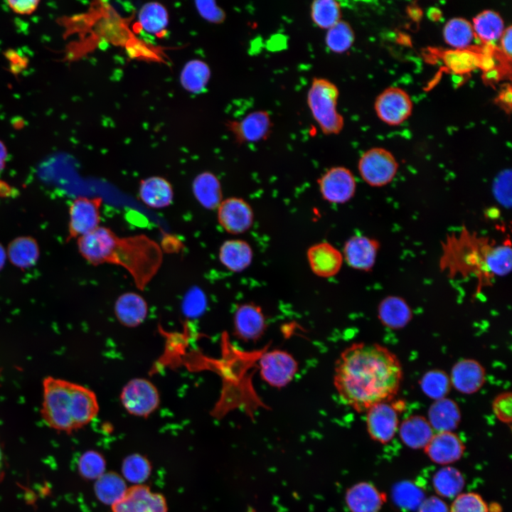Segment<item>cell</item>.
I'll return each mask as SVG.
<instances>
[{"instance_id":"29","label":"cell","mask_w":512,"mask_h":512,"mask_svg":"<svg viewBox=\"0 0 512 512\" xmlns=\"http://www.w3.org/2000/svg\"><path fill=\"white\" fill-rule=\"evenodd\" d=\"M7 258L15 267L26 269L33 266L40 255L38 244L29 236L14 239L6 250Z\"/></svg>"},{"instance_id":"36","label":"cell","mask_w":512,"mask_h":512,"mask_svg":"<svg viewBox=\"0 0 512 512\" xmlns=\"http://www.w3.org/2000/svg\"><path fill=\"white\" fill-rule=\"evenodd\" d=\"M121 475L132 485L143 484L149 478L152 464L144 455L135 453L127 456L122 463Z\"/></svg>"},{"instance_id":"39","label":"cell","mask_w":512,"mask_h":512,"mask_svg":"<svg viewBox=\"0 0 512 512\" xmlns=\"http://www.w3.org/2000/svg\"><path fill=\"white\" fill-rule=\"evenodd\" d=\"M106 460L97 451L87 450L79 458L78 471L82 477L88 480H97L106 472Z\"/></svg>"},{"instance_id":"24","label":"cell","mask_w":512,"mask_h":512,"mask_svg":"<svg viewBox=\"0 0 512 512\" xmlns=\"http://www.w3.org/2000/svg\"><path fill=\"white\" fill-rule=\"evenodd\" d=\"M139 196L147 206L162 208L169 206L174 198L171 184L161 176H151L140 181Z\"/></svg>"},{"instance_id":"47","label":"cell","mask_w":512,"mask_h":512,"mask_svg":"<svg viewBox=\"0 0 512 512\" xmlns=\"http://www.w3.org/2000/svg\"><path fill=\"white\" fill-rule=\"evenodd\" d=\"M417 512H449L446 503L436 496L425 498L417 508Z\"/></svg>"},{"instance_id":"9","label":"cell","mask_w":512,"mask_h":512,"mask_svg":"<svg viewBox=\"0 0 512 512\" xmlns=\"http://www.w3.org/2000/svg\"><path fill=\"white\" fill-rule=\"evenodd\" d=\"M102 203L101 197L79 196L72 201L69 208L68 240L78 238L99 226Z\"/></svg>"},{"instance_id":"11","label":"cell","mask_w":512,"mask_h":512,"mask_svg":"<svg viewBox=\"0 0 512 512\" xmlns=\"http://www.w3.org/2000/svg\"><path fill=\"white\" fill-rule=\"evenodd\" d=\"M111 508L112 512H168V504L163 494L143 484L128 487Z\"/></svg>"},{"instance_id":"6","label":"cell","mask_w":512,"mask_h":512,"mask_svg":"<svg viewBox=\"0 0 512 512\" xmlns=\"http://www.w3.org/2000/svg\"><path fill=\"white\" fill-rule=\"evenodd\" d=\"M398 167L394 155L382 147L368 149L358 162L361 178L372 187H383L390 183L397 175Z\"/></svg>"},{"instance_id":"18","label":"cell","mask_w":512,"mask_h":512,"mask_svg":"<svg viewBox=\"0 0 512 512\" xmlns=\"http://www.w3.org/2000/svg\"><path fill=\"white\" fill-rule=\"evenodd\" d=\"M424 450L433 462L447 465L461 459L465 446L457 434L450 431H442L434 434Z\"/></svg>"},{"instance_id":"41","label":"cell","mask_w":512,"mask_h":512,"mask_svg":"<svg viewBox=\"0 0 512 512\" xmlns=\"http://www.w3.org/2000/svg\"><path fill=\"white\" fill-rule=\"evenodd\" d=\"M450 378L442 370H434L427 373L421 380V388L430 398H444L449 390Z\"/></svg>"},{"instance_id":"45","label":"cell","mask_w":512,"mask_h":512,"mask_svg":"<svg viewBox=\"0 0 512 512\" xmlns=\"http://www.w3.org/2000/svg\"><path fill=\"white\" fill-rule=\"evenodd\" d=\"M512 395L511 392L498 395L492 402V410L497 419L506 424L511 422Z\"/></svg>"},{"instance_id":"37","label":"cell","mask_w":512,"mask_h":512,"mask_svg":"<svg viewBox=\"0 0 512 512\" xmlns=\"http://www.w3.org/2000/svg\"><path fill=\"white\" fill-rule=\"evenodd\" d=\"M310 16L317 27L328 30L341 20V4L334 0H315L310 6Z\"/></svg>"},{"instance_id":"12","label":"cell","mask_w":512,"mask_h":512,"mask_svg":"<svg viewBox=\"0 0 512 512\" xmlns=\"http://www.w3.org/2000/svg\"><path fill=\"white\" fill-rule=\"evenodd\" d=\"M217 209L218 223L230 234L244 233L253 225V209L244 198L235 196L228 198L222 201Z\"/></svg>"},{"instance_id":"43","label":"cell","mask_w":512,"mask_h":512,"mask_svg":"<svg viewBox=\"0 0 512 512\" xmlns=\"http://www.w3.org/2000/svg\"><path fill=\"white\" fill-rule=\"evenodd\" d=\"M444 57L446 63L455 72H468L479 64L477 57L464 49L449 52Z\"/></svg>"},{"instance_id":"31","label":"cell","mask_w":512,"mask_h":512,"mask_svg":"<svg viewBox=\"0 0 512 512\" xmlns=\"http://www.w3.org/2000/svg\"><path fill=\"white\" fill-rule=\"evenodd\" d=\"M138 23L146 33L160 36L165 32L169 16L166 7L159 2L149 1L142 6L137 15Z\"/></svg>"},{"instance_id":"15","label":"cell","mask_w":512,"mask_h":512,"mask_svg":"<svg viewBox=\"0 0 512 512\" xmlns=\"http://www.w3.org/2000/svg\"><path fill=\"white\" fill-rule=\"evenodd\" d=\"M228 127L238 144L255 143L269 137L273 123L268 112L257 110L240 120L230 121Z\"/></svg>"},{"instance_id":"17","label":"cell","mask_w":512,"mask_h":512,"mask_svg":"<svg viewBox=\"0 0 512 512\" xmlns=\"http://www.w3.org/2000/svg\"><path fill=\"white\" fill-rule=\"evenodd\" d=\"M306 259L311 272L322 278L336 275L343 263L342 252L325 241L311 245L306 251Z\"/></svg>"},{"instance_id":"34","label":"cell","mask_w":512,"mask_h":512,"mask_svg":"<svg viewBox=\"0 0 512 512\" xmlns=\"http://www.w3.org/2000/svg\"><path fill=\"white\" fill-rule=\"evenodd\" d=\"M444 41L456 50L467 48L475 38L471 23L462 17L449 19L443 28Z\"/></svg>"},{"instance_id":"50","label":"cell","mask_w":512,"mask_h":512,"mask_svg":"<svg viewBox=\"0 0 512 512\" xmlns=\"http://www.w3.org/2000/svg\"><path fill=\"white\" fill-rule=\"evenodd\" d=\"M7 149L5 144L0 141V171L4 169L7 159Z\"/></svg>"},{"instance_id":"14","label":"cell","mask_w":512,"mask_h":512,"mask_svg":"<svg viewBox=\"0 0 512 512\" xmlns=\"http://www.w3.org/2000/svg\"><path fill=\"white\" fill-rule=\"evenodd\" d=\"M399 409L395 404L383 402L366 411V426L369 435L381 444L389 442L398 430Z\"/></svg>"},{"instance_id":"48","label":"cell","mask_w":512,"mask_h":512,"mask_svg":"<svg viewBox=\"0 0 512 512\" xmlns=\"http://www.w3.org/2000/svg\"><path fill=\"white\" fill-rule=\"evenodd\" d=\"M39 4V1H8L7 4L10 9L18 14H31L34 12Z\"/></svg>"},{"instance_id":"38","label":"cell","mask_w":512,"mask_h":512,"mask_svg":"<svg viewBox=\"0 0 512 512\" xmlns=\"http://www.w3.org/2000/svg\"><path fill=\"white\" fill-rule=\"evenodd\" d=\"M355 41V33L350 23L341 20L329 28L325 36V44L327 48L338 54L348 50Z\"/></svg>"},{"instance_id":"32","label":"cell","mask_w":512,"mask_h":512,"mask_svg":"<svg viewBox=\"0 0 512 512\" xmlns=\"http://www.w3.org/2000/svg\"><path fill=\"white\" fill-rule=\"evenodd\" d=\"M471 24L475 37L484 43L499 40L506 28L501 16L493 10H484L479 13L473 18Z\"/></svg>"},{"instance_id":"28","label":"cell","mask_w":512,"mask_h":512,"mask_svg":"<svg viewBox=\"0 0 512 512\" xmlns=\"http://www.w3.org/2000/svg\"><path fill=\"white\" fill-rule=\"evenodd\" d=\"M210 76V68L206 62L200 59H193L183 65L179 81L187 92L200 94L206 90Z\"/></svg>"},{"instance_id":"10","label":"cell","mask_w":512,"mask_h":512,"mask_svg":"<svg viewBox=\"0 0 512 512\" xmlns=\"http://www.w3.org/2000/svg\"><path fill=\"white\" fill-rule=\"evenodd\" d=\"M413 105L410 95L398 87L384 90L375 99V110L380 120L389 125H399L411 114Z\"/></svg>"},{"instance_id":"2","label":"cell","mask_w":512,"mask_h":512,"mask_svg":"<svg viewBox=\"0 0 512 512\" xmlns=\"http://www.w3.org/2000/svg\"><path fill=\"white\" fill-rule=\"evenodd\" d=\"M511 257L509 238L498 243L464 227L447 235L442 243L439 267L451 279H476L479 292L495 277L510 273Z\"/></svg>"},{"instance_id":"33","label":"cell","mask_w":512,"mask_h":512,"mask_svg":"<svg viewBox=\"0 0 512 512\" xmlns=\"http://www.w3.org/2000/svg\"><path fill=\"white\" fill-rule=\"evenodd\" d=\"M378 312L383 324L393 329L402 327L411 317V311L406 302L396 296L385 298L379 305Z\"/></svg>"},{"instance_id":"49","label":"cell","mask_w":512,"mask_h":512,"mask_svg":"<svg viewBox=\"0 0 512 512\" xmlns=\"http://www.w3.org/2000/svg\"><path fill=\"white\" fill-rule=\"evenodd\" d=\"M511 41L512 28L509 26L505 28L500 38L501 50L509 60H511Z\"/></svg>"},{"instance_id":"4","label":"cell","mask_w":512,"mask_h":512,"mask_svg":"<svg viewBox=\"0 0 512 512\" xmlns=\"http://www.w3.org/2000/svg\"><path fill=\"white\" fill-rule=\"evenodd\" d=\"M98 411L97 397L90 389L63 379H44L41 414L52 429L73 432L90 423Z\"/></svg>"},{"instance_id":"26","label":"cell","mask_w":512,"mask_h":512,"mask_svg":"<svg viewBox=\"0 0 512 512\" xmlns=\"http://www.w3.org/2000/svg\"><path fill=\"white\" fill-rule=\"evenodd\" d=\"M193 193L198 202L208 210L218 208L223 201V191L218 177L210 171H204L193 179Z\"/></svg>"},{"instance_id":"42","label":"cell","mask_w":512,"mask_h":512,"mask_svg":"<svg viewBox=\"0 0 512 512\" xmlns=\"http://www.w3.org/2000/svg\"><path fill=\"white\" fill-rule=\"evenodd\" d=\"M449 509V512H489L486 501L474 492L459 494L454 498Z\"/></svg>"},{"instance_id":"40","label":"cell","mask_w":512,"mask_h":512,"mask_svg":"<svg viewBox=\"0 0 512 512\" xmlns=\"http://www.w3.org/2000/svg\"><path fill=\"white\" fill-rule=\"evenodd\" d=\"M392 495L398 506L412 510L417 508L425 498L422 489L410 481H402L396 484Z\"/></svg>"},{"instance_id":"21","label":"cell","mask_w":512,"mask_h":512,"mask_svg":"<svg viewBox=\"0 0 512 512\" xmlns=\"http://www.w3.org/2000/svg\"><path fill=\"white\" fill-rule=\"evenodd\" d=\"M265 327V319L260 307L253 304H245L235 311L234 328L240 338L255 340L263 334Z\"/></svg>"},{"instance_id":"20","label":"cell","mask_w":512,"mask_h":512,"mask_svg":"<svg viewBox=\"0 0 512 512\" xmlns=\"http://www.w3.org/2000/svg\"><path fill=\"white\" fill-rule=\"evenodd\" d=\"M451 383L460 393L471 394L478 391L485 381V370L477 361L464 359L452 368Z\"/></svg>"},{"instance_id":"22","label":"cell","mask_w":512,"mask_h":512,"mask_svg":"<svg viewBox=\"0 0 512 512\" xmlns=\"http://www.w3.org/2000/svg\"><path fill=\"white\" fill-rule=\"evenodd\" d=\"M114 311L122 324L127 327H136L146 318L148 305L140 294L126 292L117 299Z\"/></svg>"},{"instance_id":"23","label":"cell","mask_w":512,"mask_h":512,"mask_svg":"<svg viewBox=\"0 0 512 512\" xmlns=\"http://www.w3.org/2000/svg\"><path fill=\"white\" fill-rule=\"evenodd\" d=\"M218 257L221 264L228 270L241 272L251 265L253 250L251 245L244 240H228L220 245Z\"/></svg>"},{"instance_id":"30","label":"cell","mask_w":512,"mask_h":512,"mask_svg":"<svg viewBox=\"0 0 512 512\" xmlns=\"http://www.w3.org/2000/svg\"><path fill=\"white\" fill-rule=\"evenodd\" d=\"M128 487L121 474L106 471L95 480L94 491L101 503L112 506L124 496Z\"/></svg>"},{"instance_id":"27","label":"cell","mask_w":512,"mask_h":512,"mask_svg":"<svg viewBox=\"0 0 512 512\" xmlns=\"http://www.w3.org/2000/svg\"><path fill=\"white\" fill-rule=\"evenodd\" d=\"M461 414L457 404L445 398L437 400L430 407L428 421L437 432H452L459 425Z\"/></svg>"},{"instance_id":"1","label":"cell","mask_w":512,"mask_h":512,"mask_svg":"<svg viewBox=\"0 0 512 512\" xmlns=\"http://www.w3.org/2000/svg\"><path fill=\"white\" fill-rule=\"evenodd\" d=\"M402 379L399 359L378 343H353L341 352L335 364L336 390L343 402L358 412L391 401Z\"/></svg>"},{"instance_id":"51","label":"cell","mask_w":512,"mask_h":512,"mask_svg":"<svg viewBox=\"0 0 512 512\" xmlns=\"http://www.w3.org/2000/svg\"><path fill=\"white\" fill-rule=\"evenodd\" d=\"M5 472V457L1 444L0 443V482L2 480Z\"/></svg>"},{"instance_id":"8","label":"cell","mask_w":512,"mask_h":512,"mask_svg":"<svg viewBox=\"0 0 512 512\" xmlns=\"http://www.w3.org/2000/svg\"><path fill=\"white\" fill-rule=\"evenodd\" d=\"M322 198L333 204H343L351 200L356 191V181L351 171L342 166L326 170L317 180Z\"/></svg>"},{"instance_id":"3","label":"cell","mask_w":512,"mask_h":512,"mask_svg":"<svg viewBox=\"0 0 512 512\" xmlns=\"http://www.w3.org/2000/svg\"><path fill=\"white\" fill-rule=\"evenodd\" d=\"M77 244L80 254L90 264L107 263L124 268L142 290L157 273L163 261L161 247L146 235L119 237L105 226L79 237Z\"/></svg>"},{"instance_id":"46","label":"cell","mask_w":512,"mask_h":512,"mask_svg":"<svg viewBox=\"0 0 512 512\" xmlns=\"http://www.w3.org/2000/svg\"><path fill=\"white\" fill-rule=\"evenodd\" d=\"M205 297L200 290H193L187 295L184 308L190 315L198 314L203 309Z\"/></svg>"},{"instance_id":"7","label":"cell","mask_w":512,"mask_h":512,"mask_svg":"<svg viewBox=\"0 0 512 512\" xmlns=\"http://www.w3.org/2000/svg\"><path fill=\"white\" fill-rule=\"evenodd\" d=\"M120 401L132 415L147 417L159 407L160 397L155 385L144 378H134L123 388Z\"/></svg>"},{"instance_id":"16","label":"cell","mask_w":512,"mask_h":512,"mask_svg":"<svg viewBox=\"0 0 512 512\" xmlns=\"http://www.w3.org/2000/svg\"><path fill=\"white\" fill-rule=\"evenodd\" d=\"M380 246L375 238L362 235L351 236L343 247V261L353 269L370 272L375 264Z\"/></svg>"},{"instance_id":"19","label":"cell","mask_w":512,"mask_h":512,"mask_svg":"<svg viewBox=\"0 0 512 512\" xmlns=\"http://www.w3.org/2000/svg\"><path fill=\"white\" fill-rule=\"evenodd\" d=\"M385 501V494L368 482L354 484L346 494V502L351 512H379Z\"/></svg>"},{"instance_id":"13","label":"cell","mask_w":512,"mask_h":512,"mask_svg":"<svg viewBox=\"0 0 512 512\" xmlns=\"http://www.w3.org/2000/svg\"><path fill=\"white\" fill-rule=\"evenodd\" d=\"M260 375L271 386L282 388L294 377L298 364L289 353L274 350L262 356L260 361Z\"/></svg>"},{"instance_id":"25","label":"cell","mask_w":512,"mask_h":512,"mask_svg":"<svg viewBox=\"0 0 512 512\" xmlns=\"http://www.w3.org/2000/svg\"><path fill=\"white\" fill-rule=\"evenodd\" d=\"M398 427L402 442L414 449H424L434 435V430L429 421L421 415L407 417Z\"/></svg>"},{"instance_id":"35","label":"cell","mask_w":512,"mask_h":512,"mask_svg":"<svg viewBox=\"0 0 512 512\" xmlns=\"http://www.w3.org/2000/svg\"><path fill=\"white\" fill-rule=\"evenodd\" d=\"M465 484L462 474L452 466H444L439 469L432 478V486L437 495L445 497H456L461 494Z\"/></svg>"},{"instance_id":"52","label":"cell","mask_w":512,"mask_h":512,"mask_svg":"<svg viewBox=\"0 0 512 512\" xmlns=\"http://www.w3.org/2000/svg\"><path fill=\"white\" fill-rule=\"evenodd\" d=\"M6 258V250L0 243V270L4 267Z\"/></svg>"},{"instance_id":"5","label":"cell","mask_w":512,"mask_h":512,"mask_svg":"<svg viewBox=\"0 0 512 512\" xmlns=\"http://www.w3.org/2000/svg\"><path fill=\"white\" fill-rule=\"evenodd\" d=\"M339 90L331 80L314 78L307 92V105L321 132L338 134L344 127V119L337 110Z\"/></svg>"},{"instance_id":"44","label":"cell","mask_w":512,"mask_h":512,"mask_svg":"<svg viewBox=\"0 0 512 512\" xmlns=\"http://www.w3.org/2000/svg\"><path fill=\"white\" fill-rule=\"evenodd\" d=\"M195 7L200 16L208 22L221 23L225 19L226 15L225 11L215 1H196Z\"/></svg>"}]
</instances>
